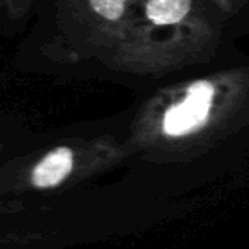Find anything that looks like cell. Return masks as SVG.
I'll return each mask as SVG.
<instances>
[{"instance_id": "1", "label": "cell", "mask_w": 249, "mask_h": 249, "mask_svg": "<svg viewBox=\"0 0 249 249\" xmlns=\"http://www.w3.org/2000/svg\"><path fill=\"white\" fill-rule=\"evenodd\" d=\"M200 0H140L128 35L107 56L116 69L156 73L171 67L200 31Z\"/></svg>"}, {"instance_id": "2", "label": "cell", "mask_w": 249, "mask_h": 249, "mask_svg": "<svg viewBox=\"0 0 249 249\" xmlns=\"http://www.w3.org/2000/svg\"><path fill=\"white\" fill-rule=\"evenodd\" d=\"M130 154L126 143L109 137L60 143L33 162L26 174V184L33 190H58L87 179L96 171H104Z\"/></svg>"}, {"instance_id": "3", "label": "cell", "mask_w": 249, "mask_h": 249, "mask_svg": "<svg viewBox=\"0 0 249 249\" xmlns=\"http://www.w3.org/2000/svg\"><path fill=\"white\" fill-rule=\"evenodd\" d=\"M140 0H56L67 38L107 56L123 43Z\"/></svg>"}, {"instance_id": "4", "label": "cell", "mask_w": 249, "mask_h": 249, "mask_svg": "<svg viewBox=\"0 0 249 249\" xmlns=\"http://www.w3.org/2000/svg\"><path fill=\"white\" fill-rule=\"evenodd\" d=\"M213 2L222 9V11L231 12V11H234V9H237L239 5H241L242 0H213Z\"/></svg>"}, {"instance_id": "5", "label": "cell", "mask_w": 249, "mask_h": 249, "mask_svg": "<svg viewBox=\"0 0 249 249\" xmlns=\"http://www.w3.org/2000/svg\"><path fill=\"white\" fill-rule=\"evenodd\" d=\"M0 149H2V143H0Z\"/></svg>"}]
</instances>
